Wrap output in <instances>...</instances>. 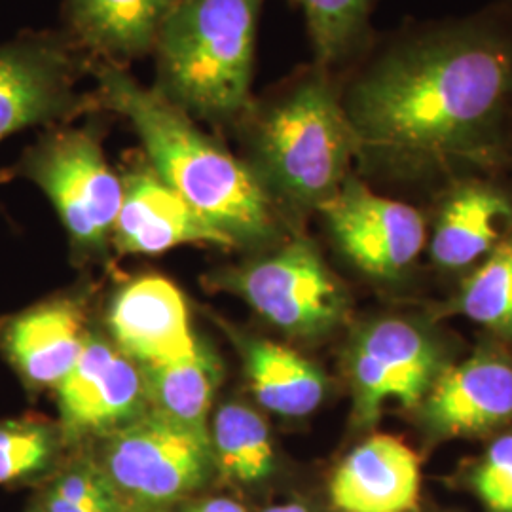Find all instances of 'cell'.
I'll list each match as a JSON object with an SVG mask.
<instances>
[{
	"label": "cell",
	"mask_w": 512,
	"mask_h": 512,
	"mask_svg": "<svg viewBox=\"0 0 512 512\" xmlns=\"http://www.w3.org/2000/svg\"><path fill=\"white\" fill-rule=\"evenodd\" d=\"M90 336L71 300H52L21 311L0 330L8 361L33 387H57L71 372Z\"/></svg>",
	"instance_id": "obj_15"
},
{
	"label": "cell",
	"mask_w": 512,
	"mask_h": 512,
	"mask_svg": "<svg viewBox=\"0 0 512 512\" xmlns=\"http://www.w3.org/2000/svg\"><path fill=\"white\" fill-rule=\"evenodd\" d=\"M266 512H310L306 507H302V505H296V503H291V505H281V507H274V509H268Z\"/></svg>",
	"instance_id": "obj_28"
},
{
	"label": "cell",
	"mask_w": 512,
	"mask_h": 512,
	"mask_svg": "<svg viewBox=\"0 0 512 512\" xmlns=\"http://www.w3.org/2000/svg\"><path fill=\"white\" fill-rule=\"evenodd\" d=\"M476 494L492 512H512V435L495 440L476 469Z\"/></svg>",
	"instance_id": "obj_26"
},
{
	"label": "cell",
	"mask_w": 512,
	"mask_h": 512,
	"mask_svg": "<svg viewBox=\"0 0 512 512\" xmlns=\"http://www.w3.org/2000/svg\"><path fill=\"white\" fill-rule=\"evenodd\" d=\"M44 512H126V501L103 471L82 467L55 480Z\"/></svg>",
	"instance_id": "obj_25"
},
{
	"label": "cell",
	"mask_w": 512,
	"mask_h": 512,
	"mask_svg": "<svg viewBox=\"0 0 512 512\" xmlns=\"http://www.w3.org/2000/svg\"><path fill=\"white\" fill-rule=\"evenodd\" d=\"M243 361L256 401L279 416H308L325 397L319 368L287 346L247 340Z\"/></svg>",
	"instance_id": "obj_19"
},
{
	"label": "cell",
	"mask_w": 512,
	"mask_h": 512,
	"mask_svg": "<svg viewBox=\"0 0 512 512\" xmlns=\"http://www.w3.org/2000/svg\"><path fill=\"white\" fill-rule=\"evenodd\" d=\"M308 23L315 63L332 69L365 44L374 0H294Z\"/></svg>",
	"instance_id": "obj_22"
},
{
	"label": "cell",
	"mask_w": 512,
	"mask_h": 512,
	"mask_svg": "<svg viewBox=\"0 0 512 512\" xmlns=\"http://www.w3.org/2000/svg\"><path fill=\"white\" fill-rule=\"evenodd\" d=\"M122 205L112 241L126 255H158L179 245L232 247L234 241L184 200L150 165L135 164L122 177Z\"/></svg>",
	"instance_id": "obj_12"
},
{
	"label": "cell",
	"mask_w": 512,
	"mask_h": 512,
	"mask_svg": "<svg viewBox=\"0 0 512 512\" xmlns=\"http://www.w3.org/2000/svg\"><path fill=\"white\" fill-rule=\"evenodd\" d=\"M141 370L150 410L186 429L209 433L205 421L220 382L219 359L211 349L198 340L184 357Z\"/></svg>",
	"instance_id": "obj_20"
},
{
	"label": "cell",
	"mask_w": 512,
	"mask_h": 512,
	"mask_svg": "<svg viewBox=\"0 0 512 512\" xmlns=\"http://www.w3.org/2000/svg\"><path fill=\"white\" fill-rule=\"evenodd\" d=\"M107 437L101 471L126 503L183 499L203 486L215 467L209 433L186 429L150 408Z\"/></svg>",
	"instance_id": "obj_7"
},
{
	"label": "cell",
	"mask_w": 512,
	"mask_h": 512,
	"mask_svg": "<svg viewBox=\"0 0 512 512\" xmlns=\"http://www.w3.org/2000/svg\"><path fill=\"white\" fill-rule=\"evenodd\" d=\"M181 0H65L67 33L99 61L126 67L154 52L156 38Z\"/></svg>",
	"instance_id": "obj_16"
},
{
	"label": "cell",
	"mask_w": 512,
	"mask_h": 512,
	"mask_svg": "<svg viewBox=\"0 0 512 512\" xmlns=\"http://www.w3.org/2000/svg\"><path fill=\"white\" fill-rule=\"evenodd\" d=\"M93 61L67 31H29L0 44V143L19 131L52 126L99 109L78 92Z\"/></svg>",
	"instance_id": "obj_6"
},
{
	"label": "cell",
	"mask_w": 512,
	"mask_h": 512,
	"mask_svg": "<svg viewBox=\"0 0 512 512\" xmlns=\"http://www.w3.org/2000/svg\"><path fill=\"white\" fill-rule=\"evenodd\" d=\"M99 109L124 116L137 131L150 165L203 219L238 243L275 232V203L249 165L211 139L183 110L154 88L139 84L126 67L93 61Z\"/></svg>",
	"instance_id": "obj_2"
},
{
	"label": "cell",
	"mask_w": 512,
	"mask_h": 512,
	"mask_svg": "<svg viewBox=\"0 0 512 512\" xmlns=\"http://www.w3.org/2000/svg\"><path fill=\"white\" fill-rule=\"evenodd\" d=\"M209 437L222 475L249 484L272 473L274 442L270 429L249 406L224 404L215 414Z\"/></svg>",
	"instance_id": "obj_21"
},
{
	"label": "cell",
	"mask_w": 512,
	"mask_h": 512,
	"mask_svg": "<svg viewBox=\"0 0 512 512\" xmlns=\"http://www.w3.org/2000/svg\"><path fill=\"white\" fill-rule=\"evenodd\" d=\"M420 488L418 454L393 435H374L336 469L330 495L346 512H410Z\"/></svg>",
	"instance_id": "obj_14"
},
{
	"label": "cell",
	"mask_w": 512,
	"mask_h": 512,
	"mask_svg": "<svg viewBox=\"0 0 512 512\" xmlns=\"http://www.w3.org/2000/svg\"><path fill=\"white\" fill-rule=\"evenodd\" d=\"M459 308L484 327L512 330V238L499 241L463 285Z\"/></svg>",
	"instance_id": "obj_23"
},
{
	"label": "cell",
	"mask_w": 512,
	"mask_h": 512,
	"mask_svg": "<svg viewBox=\"0 0 512 512\" xmlns=\"http://www.w3.org/2000/svg\"><path fill=\"white\" fill-rule=\"evenodd\" d=\"M340 249L368 274H401L420 255L427 228L418 209L348 177L319 207Z\"/></svg>",
	"instance_id": "obj_9"
},
{
	"label": "cell",
	"mask_w": 512,
	"mask_h": 512,
	"mask_svg": "<svg viewBox=\"0 0 512 512\" xmlns=\"http://www.w3.org/2000/svg\"><path fill=\"white\" fill-rule=\"evenodd\" d=\"M220 285L239 294L275 327L296 334L330 329L346 308L336 279L304 239H294L274 255L222 275Z\"/></svg>",
	"instance_id": "obj_8"
},
{
	"label": "cell",
	"mask_w": 512,
	"mask_h": 512,
	"mask_svg": "<svg viewBox=\"0 0 512 512\" xmlns=\"http://www.w3.org/2000/svg\"><path fill=\"white\" fill-rule=\"evenodd\" d=\"M12 173L48 196L74 245L99 251L112 239L124 188L105 158L99 131L50 129L25 150Z\"/></svg>",
	"instance_id": "obj_5"
},
{
	"label": "cell",
	"mask_w": 512,
	"mask_h": 512,
	"mask_svg": "<svg viewBox=\"0 0 512 512\" xmlns=\"http://www.w3.org/2000/svg\"><path fill=\"white\" fill-rule=\"evenodd\" d=\"M260 0H181L156 38L154 90L192 120L236 126L253 103Z\"/></svg>",
	"instance_id": "obj_4"
},
{
	"label": "cell",
	"mask_w": 512,
	"mask_h": 512,
	"mask_svg": "<svg viewBox=\"0 0 512 512\" xmlns=\"http://www.w3.org/2000/svg\"><path fill=\"white\" fill-rule=\"evenodd\" d=\"M427 416L446 435H471L512 416V366L475 357L439 374L429 389Z\"/></svg>",
	"instance_id": "obj_17"
},
{
	"label": "cell",
	"mask_w": 512,
	"mask_h": 512,
	"mask_svg": "<svg viewBox=\"0 0 512 512\" xmlns=\"http://www.w3.org/2000/svg\"><path fill=\"white\" fill-rule=\"evenodd\" d=\"M42 512H44V511H42Z\"/></svg>",
	"instance_id": "obj_29"
},
{
	"label": "cell",
	"mask_w": 512,
	"mask_h": 512,
	"mask_svg": "<svg viewBox=\"0 0 512 512\" xmlns=\"http://www.w3.org/2000/svg\"><path fill=\"white\" fill-rule=\"evenodd\" d=\"M357 141L406 164L488 152L512 116V31L492 18L412 29L342 92Z\"/></svg>",
	"instance_id": "obj_1"
},
{
	"label": "cell",
	"mask_w": 512,
	"mask_h": 512,
	"mask_svg": "<svg viewBox=\"0 0 512 512\" xmlns=\"http://www.w3.org/2000/svg\"><path fill=\"white\" fill-rule=\"evenodd\" d=\"M512 205L484 184H463L442 203L431 239L433 260L444 268H463L499 243Z\"/></svg>",
	"instance_id": "obj_18"
},
{
	"label": "cell",
	"mask_w": 512,
	"mask_h": 512,
	"mask_svg": "<svg viewBox=\"0 0 512 512\" xmlns=\"http://www.w3.org/2000/svg\"><path fill=\"white\" fill-rule=\"evenodd\" d=\"M186 512H247L232 499H209Z\"/></svg>",
	"instance_id": "obj_27"
},
{
	"label": "cell",
	"mask_w": 512,
	"mask_h": 512,
	"mask_svg": "<svg viewBox=\"0 0 512 512\" xmlns=\"http://www.w3.org/2000/svg\"><path fill=\"white\" fill-rule=\"evenodd\" d=\"M54 429L38 420L0 423V486L40 473L52 461Z\"/></svg>",
	"instance_id": "obj_24"
},
{
	"label": "cell",
	"mask_w": 512,
	"mask_h": 512,
	"mask_svg": "<svg viewBox=\"0 0 512 512\" xmlns=\"http://www.w3.org/2000/svg\"><path fill=\"white\" fill-rule=\"evenodd\" d=\"M55 391L65 437L110 435L148 410L141 366L97 338H88Z\"/></svg>",
	"instance_id": "obj_10"
},
{
	"label": "cell",
	"mask_w": 512,
	"mask_h": 512,
	"mask_svg": "<svg viewBox=\"0 0 512 512\" xmlns=\"http://www.w3.org/2000/svg\"><path fill=\"white\" fill-rule=\"evenodd\" d=\"M109 325L116 348L141 368L175 361L198 344L183 294L158 275L135 279L116 294Z\"/></svg>",
	"instance_id": "obj_13"
},
{
	"label": "cell",
	"mask_w": 512,
	"mask_h": 512,
	"mask_svg": "<svg viewBox=\"0 0 512 512\" xmlns=\"http://www.w3.org/2000/svg\"><path fill=\"white\" fill-rule=\"evenodd\" d=\"M272 200L321 207L348 179L357 141L330 69L313 65L287 86L253 99L234 126Z\"/></svg>",
	"instance_id": "obj_3"
},
{
	"label": "cell",
	"mask_w": 512,
	"mask_h": 512,
	"mask_svg": "<svg viewBox=\"0 0 512 512\" xmlns=\"http://www.w3.org/2000/svg\"><path fill=\"white\" fill-rule=\"evenodd\" d=\"M435 374L437 353L420 330L397 319L370 327L351 355L357 416L374 421L387 403H420Z\"/></svg>",
	"instance_id": "obj_11"
}]
</instances>
